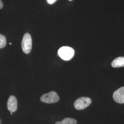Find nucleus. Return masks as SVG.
Masks as SVG:
<instances>
[{
  "mask_svg": "<svg viewBox=\"0 0 124 124\" xmlns=\"http://www.w3.org/2000/svg\"><path fill=\"white\" fill-rule=\"evenodd\" d=\"M58 55L65 61H69L73 58L75 55V50L69 46H62L58 50Z\"/></svg>",
  "mask_w": 124,
  "mask_h": 124,
  "instance_id": "nucleus-1",
  "label": "nucleus"
},
{
  "mask_svg": "<svg viewBox=\"0 0 124 124\" xmlns=\"http://www.w3.org/2000/svg\"><path fill=\"white\" fill-rule=\"evenodd\" d=\"M32 46V40L31 35L26 33L23 38L21 47L23 52L25 54H29L31 52Z\"/></svg>",
  "mask_w": 124,
  "mask_h": 124,
  "instance_id": "nucleus-2",
  "label": "nucleus"
},
{
  "mask_svg": "<svg viewBox=\"0 0 124 124\" xmlns=\"http://www.w3.org/2000/svg\"><path fill=\"white\" fill-rule=\"evenodd\" d=\"M40 100L41 102L46 103H53L59 101V97L57 93L52 91L42 95Z\"/></svg>",
  "mask_w": 124,
  "mask_h": 124,
  "instance_id": "nucleus-3",
  "label": "nucleus"
},
{
  "mask_svg": "<svg viewBox=\"0 0 124 124\" xmlns=\"http://www.w3.org/2000/svg\"><path fill=\"white\" fill-rule=\"evenodd\" d=\"M92 103L91 99L88 97H81L75 100L74 107L77 110H82L88 107Z\"/></svg>",
  "mask_w": 124,
  "mask_h": 124,
  "instance_id": "nucleus-4",
  "label": "nucleus"
},
{
  "mask_svg": "<svg viewBox=\"0 0 124 124\" xmlns=\"http://www.w3.org/2000/svg\"><path fill=\"white\" fill-rule=\"evenodd\" d=\"M113 98L115 102L119 103H124V86L118 89L113 93Z\"/></svg>",
  "mask_w": 124,
  "mask_h": 124,
  "instance_id": "nucleus-5",
  "label": "nucleus"
},
{
  "mask_svg": "<svg viewBox=\"0 0 124 124\" xmlns=\"http://www.w3.org/2000/svg\"><path fill=\"white\" fill-rule=\"evenodd\" d=\"M18 102L16 97L12 95L9 97L7 102V107L8 110L12 112H14L17 110Z\"/></svg>",
  "mask_w": 124,
  "mask_h": 124,
  "instance_id": "nucleus-6",
  "label": "nucleus"
},
{
  "mask_svg": "<svg viewBox=\"0 0 124 124\" xmlns=\"http://www.w3.org/2000/svg\"><path fill=\"white\" fill-rule=\"evenodd\" d=\"M113 68H119L124 67V57H119L115 58L111 63Z\"/></svg>",
  "mask_w": 124,
  "mask_h": 124,
  "instance_id": "nucleus-7",
  "label": "nucleus"
},
{
  "mask_svg": "<svg viewBox=\"0 0 124 124\" xmlns=\"http://www.w3.org/2000/svg\"><path fill=\"white\" fill-rule=\"evenodd\" d=\"M55 124H77V121L71 118H66L62 121H58Z\"/></svg>",
  "mask_w": 124,
  "mask_h": 124,
  "instance_id": "nucleus-8",
  "label": "nucleus"
},
{
  "mask_svg": "<svg viewBox=\"0 0 124 124\" xmlns=\"http://www.w3.org/2000/svg\"><path fill=\"white\" fill-rule=\"evenodd\" d=\"M6 37L4 35L0 34V49L4 48L6 45Z\"/></svg>",
  "mask_w": 124,
  "mask_h": 124,
  "instance_id": "nucleus-9",
  "label": "nucleus"
},
{
  "mask_svg": "<svg viewBox=\"0 0 124 124\" xmlns=\"http://www.w3.org/2000/svg\"><path fill=\"white\" fill-rule=\"evenodd\" d=\"M57 0H46L47 3L49 4H53L55 3Z\"/></svg>",
  "mask_w": 124,
  "mask_h": 124,
  "instance_id": "nucleus-10",
  "label": "nucleus"
},
{
  "mask_svg": "<svg viewBox=\"0 0 124 124\" xmlns=\"http://www.w3.org/2000/svg\"><path fill=\"white\" fill-rule=\"evenodd\" d=\"M3 7V2L1 1V0H0V9L2 8Z\"/></svg>",
  "mask_w": 124,
  "mask_h": 124,
  "instance_id": "nucleus-11",
  "label": "nucleus"
},
{
  "mask_svg": "<svg viewBox=\"0 0 124 124\" xmlns=\"http://www.w3.org/2000/svg\"><path fill=\"white\" fill-rule=\"evenodd\" d=\"M12 114H13V112H11V115H12Z\"/></svg>",
  "mask_w": 124,
  "mask_h": 124,
  "instance_id": "nucleus-12",
  "label": "nucleus"
},
{
  "mask_svg": "<svg viewBox=\"0 0 124 124\" xmlns=\"http://www.w3.org/2000/svg\"><path fill=\"white\" fill-rule=\"evenodd\" d=\"M70 0V1H72V0Z\"/></svg>",
  "mask_w": 124,
  "mask_h": 124,
  "instance_id": "nucleus-13",
  "label": "nucleus"
},
{
  "mask_svg": "<svg viewBox=\"0 0 124 124\" xmlns=\"http://www.w3.org/2000/svg\"></svg>",
  "mask_w": 124,
  "mask_h": 124,
  "instance_id": "nucleus-14",
  "label": "nucleus"
}]
</instances>
